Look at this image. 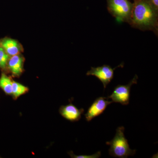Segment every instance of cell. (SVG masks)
I'll use <instances>...</instances> for the list:
<instances>
[{"label": "cell", "instance_id": "cell-8", "mask_svg": "<svg viewBox=\"0 0 158 158\" xmlns=\"http://www.w3.org/2000/svg\"><path fill=\"white\" fill-rule=\"evenodd\" d=\"M0 46L10 57L21 54L24 50L22 45L18 40L8 37L0 40Z\"/></svg>", "mask_w": 158, "mask_h": 158}, {"label": "cell", "instance_id": "cell-12", "mask_svg": "<svg viewBox=\"0 0 158 158\" xmlns=\"http://www.w3.org/2000/svg\"><path fill=\"white\" fill-rule=\"evenodd\" d=\"M10 56L0 46V69L4 71L7 70V66Z\"/></svg>", "mask_w": 158, "mask_h": 158}, {"label": "cell", "instance_id": "cell-9", "mask_svg": "<svg viewBox=\"0 0 158 158\" xmlns=\"http://www.w3.org/2000/svg\"><path fill=\"white\" fill-rule=\"evenodd\" d=\"M84 111V109H78L72 103L66 106H61L59 110L60 115L71 122L78 121Z\"/></svg>", "mask_w": 158, "mask_h": 158}, {"label": "cell", "instance_id": "cell-11", "mask_svg": "<svg viewBox=\"0 0 158 158\" xmlns=\"http://www.w3.org/2000/svg\"><path fill=\"white\" fill-rule=\"evenodd\" d=\"M29 89L28 87H26L15 81H12V95L14 100L17 99L19 97L28 93Z\"/></svg>", "mask_w": 158, "mask_h": 158}, {"label": "cell", "instance_id": "cell-2", "mask_svg": "<svg viewBox=\"0 0 158 158\" xmlns=\"http://www.w3.org/2000/svg\"><path fill=\"white\" fill-rule=\"evenodd\" d=\"M125 128L119 127L116 130L115 136L113 140L107 141L106 144L110 145L109 150L110 156L115 158H127L135 154L136 150L131 149L127 139L125 137Z\"/></svg>", "mask_w": 158, "mask_h": 158}, {"label": "cell", "instance_id": "cell-5", "mask_svg": "<svg viewBox=\"0 0 158 158\" xmlns=\"http://www.w3.org/2000/svg\"><path fill=\"white\" fill-rule=\"evenodd\" d=\"M123 63H122L114 68H112L110 65H107L97 67H92L90 70L87 73L86 75L96 77L102 82L104 88L106 89L108 84L113 78L114 70L118 67H123Z\"/></svg>", "mask_w": 158, "mask_h": 158}, {"label": "cell", "instance_id": "cell-4", "mask_svg": "<svg viewBox=\"0 0 158 158\" xmlns=\"http://www.w3.org/2000/svg\"><path fill=\"white\" fill-rule=\"evenodd\" d=\"M138 77L135 75L131 81L127 85H118L114 89L112 94L108 97L113 102L119 103L123 105L129 104L130 90L131 87L134 84H137Z\"/></svg>", "mask_w": 158, "mask_h": 158}, {"label": "cell", "instance_id": "cell-3", "mask_svg": "<svg viewBox=\"0 0 158 158\" xmlns=\"http://www.w3.org/2000/svg\"><path fill=\"white\" fill-rule=\"evenodd\" d=\"M107 8L110 14L118 22L129 23L133 3L129 0H107Z\"/></svg>", "mask_w": 158, "mask_h": 158}, {"label": "cell", "instance_id": "cell-6", "mask_svg": "<svg viewBox=\"0 0 158 158\" xmlns=\"http://www.w3.org/2000/svg\"><path fill=\"white\" fill-rule=\"evenodd\" d=\"M108 98L99 97L96 99L89 108L85 114V118L88 122L97 117L104 112L106 108L113 102L108 101Z\"/></svg>", "mask_w": 158, "mask_h": 158}, {"label": "cell", "instance_id": "cell-14", "mask_svg": "<svg viewBox=\"0 0 158 158\" xmlns=\"http://www.w3.org/2000/svg\"><path fill=\"white\" fill-rule=\"evenodd\" d=\"M155 9L158 11V0H148Z\"/></svg>", "mask_w": 158, "mask_h": 158}, {"label": "cell", "instance_id": "cell-1", "mask_svg": "<svg viewBox=\"0 0 158 158\" xmlns=\"http://www.w3.org/2000/svg\"><path fill=\"white\" fill-rule=\"evenodd\" d=\"M129 24L133 27L158 33V11L148 0H134Z\"/></svg>", "mask_w": 158, "mask_h": 158}, {"label": "cell", "instance_id": "cell-10", "mask_svg": "<svg viewBox=\"0 0 158 158\" xmlns=\"http://www.w3.org/2000/svg\"><path fill=\"white\" fill-rule=\"evenodd\" d=\"M12 81L5 72L2 73L0 77V88L7 95H12Z\"/></svg>", "mask_w": 158, "mask_h": 158}, {"label": "cell", "instance_id": "cell-7", "mask_svg": "<svg viewBox=\"0 0 158 158\" xmlns=\"http://www.w3.org/2000/svg\"><path fill=\"white\" fill-rule=\"evenodd\" d=\"M24 57L22 54H19L10 57L8 64L7 69L11 73L12 77H19L24 72Z\"/></svg>", "mask_w": 158, "mask_h": 158}, {"label": "cell", "instance_id": "cell-13", "mask_svg": "<svg viewBox=\"0 0 158 158\" xmlns=\"http://www.w3.org/2000/svg\"><path fill=\"white\" fill-rule=\"evenodd\" d=\"M68 154L71 157L73 158H98L101 155V152L100 151L98 152H97L91 155H75L72 151L69 152Z\"/></svg>", "mask_w": 158, "mask_h": 158}]
</instances>
